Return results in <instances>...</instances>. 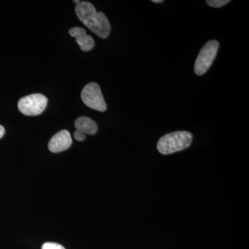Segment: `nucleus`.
<instances>
[{
    "instance_id": "obj_9",
    "label": "nucleus",
    "mask_w": 249,
    "mask_h": 249,
    "mask_svg": "<svg viewBox=\"0 0 249 249\" xmlns=\"http://www.w3.org/2000/svg\"><path fill=\"white\" fill-rule=\"evenodd\" d=\"M229 2H230L229 0H208L206 1L208 5L213 8L222 7Z\"/></svg>"
},
{
    "instance_id": "obj_10",
    "label": "nucleus",
    "mask_w": 249,
    "mask_h": 249,
    "mask_svg": "<svg viewBox=\"0 0 249 249\" xmlns=\"http://www.w3.org/2000/svg\"><path fill=\"white\" fill-rule=\"evenodd\" d=\"M42 249H65V247L54 242H46L42 245Z\"/></svg>"
},
{
    "instance_id": "obj_4",
    "label": "nucleus",
    "mask_w": 249,
    "mask_h": 249,
    "mask_svg": "<svg viewBox=\"0 0 249 249\" xmlns=\"http://www.w3.org/2000/svg\"><path fill=\"white\" fill-rule=\"evenodd\" d=\"M47 98L41 93H34L24 96L19 100L18 107L24 115L33 116L40 115L47 106Z\"/></svg>"
},
{
    "instance_id": "obj_6",
    "label": "nucleus",
    "mask_w": 249,
    "mask_h": 249,
    "mask_svg": "<svg viewBox=\"0 0 249 249\" xmlns=\"http://www.w3.org/2000/svg\"><path fill=\"white\" fill-rule=\"evenodd\" d=\"M72 144L71 134L67 130L60 131L51 139L49 142V149L53 153L65 151L70 148Z\"/></svg>"
},
{
    "instance_id": "obj_7",
    "label": "nucleus",
    "mask_w": 249,
    "mask_h": 249,
    "mask_svg": "<svg viewBox=\"0 0 249 249\" xmlns=\"http://www.w3.org/2000/svg\"><path fill=\"white\" fill-rule=\"evenodd\" d=\"M70 36L76 38V42L80 49L84 52H89L94 47L95 42L93 37L87 35L86 31L81 27L71 28L69 31Z\"/></svg>"
},
{
    "instance_id": "obj_1",
    "label": "nucleus",
    "mask_w": 249,
    "mask_h": 249,
    "mask_svg": "<svg viewBox=\"0 0 249 249\" xmlns=\"http://www.w3.org/2000/svg\"><path fill=\"white\" fill-rule=\"evenodd\" d=\"M77 17L89 30L101 38H107L111 31L110 23L106 15L97 12L96 8L88 1H80L75 9Z\"/></svg>"
},
{
    "instance_id": "obj_2",
    "label": "nucleus",
    "mask_w": 249,
    "mask_h": 249,
    "mask_svg": "<svg viewBox=\"0 0 249 249\" xmlns=\"http://www.w3.org/2000/svg\"><path fill=\"white\" fill-rule=\"evenodd\" d=\"M193 134L187 131H177L160 137L157 150L161 155H168L188 148L193 142Z\"/></svg>"
},
{
    "instance_id": "obj_13",
    "label": "nucleus",
    "mask_w": 249,
    "mask_h": 249,
    "mask_svg": "<svg viewBox=\"0 0 249 249\" xmlns=\"http://www.w3.org/2000/svg\"><path fill=\"white\" fill-rule=\"evenodd\" d=\"M152 1L155 3H162L163 2V0H152Z\"/></svg>"
},
{
    "instance_id": "obj_8",
    "label": "nucleus",
    "mask_w": 249,
    "mask_h": 249,
    "mask_svg": "<svg viewBox=\"0 0 249 249\" xmlns=\"http://www.w3.org/2000/svg\"><path fill=\"white\" fill-rule=\"evenodd\" d=\"M75 127L77 130L81 131L85 134H93L97 133L98 125L94 121L86 116L78 118L75 121Z\"/></svg>"
},
{
    "instance_id": "obj_12",
    "label": "nucleus",
    "mask_w": 249,
    "mask_h": 249,
    "mask_svg": "<svg viewBox=\"0 0 249 249\" xmlns=\"http://www.w3.org/2000/svg\"><path fill=\"white\" fill-rule=\"evenodd\" d=\"M5 133V129L4 128V127L3 126H1V124H0V139L1 138V137L4 136V134Z\"/></svg>"
},
{
    "instance_id": "obj_3",
    "label": "nucleus",
    "mask_w": 249,
    "mask_h": 249,
    "mask_svg": "<svg viewBox=\"0 0 249 249\" xmlns=\"http://www.w3.org/2000/svg\"><path fill=\"white\" fill-rule=\"evenodd\" d=\"M219 44L217 40H210L201 48L195 63L194 71L198 76H202L209 70L216 55Z\"/></svg>"
},
{
    "instance_id": "obj_11",
    "label": "nucleus",
    "mask_w": 249,
    "mask_h": 249,
    "mask_svg": "<svg viewBox=\"0 0 249 249\" xmlns=\"http://www.w3.org/2000/svg\"><path fill=\"white\" fill-rule=\"evenodd\" d=\"M74 137L78 142H83L86 139V134L80 130H76L74 132Z\"/></svg>"
},
{
    "instance_id": "obj_5",
    "label": "nucleus",
    "mask_w": 249,
    "mask_h": 249,
    "mask_svg": "<svg viewBox=\"0 0 249 249\" xmlns=\"http://www.w3.org/2000/svg\"><path fill=\"white\" fill-rule=\"evenodd\" d=\"M81 98L83 103L91 109L99 111L107 109L102 91L96 83H90L82 90Z\"/></svg>"
},
{
    "instance_id": "obj_14",
    "label": "nucleus",
    "mask_w": 249,
    "mask_h": 249,
    "mask_svg": "<svg viewBox=\"0 0 249 249\" xmlns=\"http://www.w3.org/2000/svg\"><path fill=\"white\" fill-rule=\"evenodd\" d=\"M80 1H78V0H77V1H73V2L76 3L77 4H78V3H80Z\"/></svg>"
}]
</instances>
